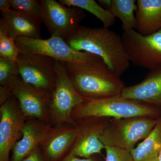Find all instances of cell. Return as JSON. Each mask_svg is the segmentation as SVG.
<instances>
[{
  "label": "cell",
  "instance_id": "obj_1",
  "mask_svg": "<svg viewBox=\"0 0 161 161\" xmlns=\"http://www.w3.org/2000/svg\"><path fill=\"white\" fill-rule=\"evenodd\" d=\"M65 41L75 50L100 57L110 69L119 76L130 66L121 36L109 28L80 26Z\"/></svg>",
  "mask_w": 161,
  "mask_h": 161
},
{
  "label": "cell",
  "instance_id": "obj_2",
  "mask_svg": "<svg viewBox=\"0 0 161 161\" xmlns=\"http://www.w3.org/2000/svg\"><path fill=\"white\" fill-rule=\"evenodd\" d=\"M64 64L75 90L85 99L120 96L125 87L120 76L102 59L86 63Z\"/></svg>",
  "mask_w": 161,
  "mask_h": 161
},
{
  "label": "cell",
  "instance_id": "obj_3",
  "mask_svg": "<svg viewBox=\"0 0 161 161\" xmlns=\"http://www.w3.org/2000/svg\"><path fill=\"white\" fill-rule=\"evenodd\" d=\"M158 114V111L152 105L117 96L101 99H85L73 110L72 118L75 122L89 118H154Z\"/></svg>",
  "mask_w": 161,
  "mask_h": 161
},
{
  "label": "cell",
  "instance_id": "obj_4",
  "mask_svg": "<svg viewBox=\"0 0 161 161\" xmlns=\"http://www.w3.org/2000/svg\"><path fill=\"white\" fill-rule=\"evenodd\" d=\"M56 84L48 103L49 124L53 126L63 124L75 125L72 118L73 110L85 98L75 90L65 64L56 60Z\"/></svg>",
  "mask_w": 161,
  "mask_h": 161
},
{
  "label": "cell",
  "instance_id": "obj_5",
  "mask_svg": "<svg viewBox=\"0 0 161 161\" xmlns=\"http://www.w3.org/2000/svg\"><path fill=\"white\" fill-rule=\"evenodd\" d=\"M158 121L147 117L109 119L100 139L104 145L119 147L130 152L137 142L150 135Z\"/></svg>",
  "mask_w": 161,
  "mask_h": 161
},
{
  "label": "cell",
  "instance_id": "obj_6",
  "mask_svg": "<svg viewBox=\"0 0 161 161\" xmlns=\"http://www.w3.org/2000/svg\"><path fill=\"white\" fill-rule=\"evenodd\" d=\"M15 43L20 53L43 55L63 63H86L102 59L90 53L75 50L65 40L57 37L46 40L20 37Z\"/></svg>",
  "mask_w": 161,
  "mask_h": 161
},
{
  "label": "cell",
  "instance_id": "obj_7",
  "mask_svg": "<svg viewBox=\"0 0 161 161\" xmlns=\"http://www.w3.org/2000/svg\"><path fill=\"white\" fill-rule=\"evenodd\" d=\"M129 61L133 65L150 70L161 66V29L143 36L135 29L121 36Z\"/></svg>",
  "mask_w": 161,
  "mask_h": 161
},
{
  "label": "cell",
  "instance_id": "obj_8",
  "mask_svg": "<svg viewBox=\"0 0 161 161\" xmlns=\"http://www.w3.org/2000/svg\"><path fill=\"white\" fill-rule=\"evenodd\" d=\"M56 61L43 55L20 53L16 60L19 75L25 83L51 96L56 84Z\"/></svg>",
  "mask_w": 161,
  "mask_h": 161
},
{
  "label": "cell",
  "instance_id": "obj_9",
  "mask_svg": "<svg viewBox=\"0 0 161 161\" xmlns=\"http://www.w3.org/2000/svg\"><path fill=\"white\" fill-rule=\"evenodd\" d=\"M43 9L42 23L51 36L65 40L80 26L86 16L83 9L68 7L56 0H40Z\"/></svg>",
  "mask_w": 161,
  "mask_h": 161
},
{
  "label": "cell",
  "instance_id": "obj_10",
  "mask_svg": "<svg viewBox=\"0 0 161 161\" xmlns=\"http://www.w3.org/2000/svg\"><path fill=\"white\" fill-rule=\"evenodd\" d=\"M27 118L14 95L0 106V161H10L9 154L22 137L21 130Z\"/></svg>",
  "mask_w": 161,
  "mask_h": 161
},
{
  "label": "cell",
  "instance_id": "obj_11",
  "mask_svg": "<svg viewBox=\"0 0 161 161\" xmlns=\"http://www.w3.org/2000/svg\"><path fill=\"white\" fill-rule=\"evenodd\" d=\"M109 119L89 118L75 121L77 135L68 153L78 157L88 158L96 154H102L105 146L100 140Z\"/></svg>",
  "mask_w": 161,
  "mask_h": 161
},
{
  "label": "cell",
  "instance_id": "obj_12",
  "mask_svg": "<svg viewBox=\"0 0 161 161\" xmlns=\"http://www.w3.org/2000/svg\"><path fill=\"white\" fill-rule=\"evenodd\" d=\"M8 86L26 117L49 124L48 103L50 96L25 83L19 75L10 78Z\"/></svg>",
  "mask_w": 161,
  "mask_h": 161
},
{
  "label": "cell",
  "instance_id": "obj_13",
  "mask_svg": "<svg viewBox=\"0 0 161 161\" xmlns=\"http://www.w3.org/2000/svg\"><path fill=\"white\" fill-rule=\"evenodd\" d=\"M53 128L50 124L27 117L22 127V136L12 147L10 161H23L40 148Z\"/></svg>",
  "mask_w": 161,
  "mask_h": 161
},
{
  "label": "cell",
  "instance_id": "obj_14",
  "mask_svg": "<svg viewBox=\"0 0 161 161\" xmlns=\"http://www.w3.org/2000/svg\"><path fill=\"white\" fill-rule=\"evenodd\" d=\"M77 135L75 125L63 124L53 126L40 149L49 161H60L69 152Z\"/></svg>",
  "mask_w": 161,
  "mask_h": 161
},
{
  "label": "cell",
  "instance_id": "obj_15",
  "mask_svg": "<svg viewBox=\"0 0 161 161\" xmlns=\"http://www.w3.org/2000/svg\"><path fill=\"white\" fill-rule=\"evenodd\" d=\"M121 98L149 104H161V67L151 71L141 82L124 88Z\"/></svg>",
  "mask_w": 161,
  "mask_h": 161
},
{
  "label": "cell",
  "instance_id": "obj_16",
  "mask_svg": "<svg viewBox=\"0 0 161 161\" xmlns=\"http://www.w3.org/2000/svg\"><path fill=\"white\" fill-rule=\"evenodd\" d=\"M1 16L0 23L14 40L20 37L41 39L40 20L12 9L1 13Z\"/></svg>",
  "mask_w": 161,
  "mask_h": 161
},
{
  "label": "cell",
  "instance_id": "obj_17",
  "mask_svg": "<svg viewBox=\"0 0 161 161\" xmlns=\"http://www.w3.org/2000/svg\"><path fill=\"white\" fill-rule=\"evenodd\" d=\"M135 30L148 36L161 29V0H137Z\"/></svg>",
  "mask_w": 161,
  "mask_h": 161
},
{
  "label": "cell",
  "instance_id": "obj_18",
  "mask_svg": "<svg viewBox=\"0 0 161 161\" xmlns=\"http://www.w3.org/2000/svg\"><path fill=\"white\" fill-rule=\"evenodd\" d=\"M161 149V119L150 135L130 152L134 161H155Z\"/></svg>",
  "mask_w": 161,
  "mask_h": 161
},
{
  "label": "cell",
  "instance_id": "obj_19",
  "mask_svg": "<svg viewBox=\"0 0 161 161\" xmlns=\"http://www.w3.org/2000/svg\"><path fill=\"white\" fill-rule=\"evenodd\" d=\"M110 11L115 18L121 21L124 32L135 29L136 19L134 12L137 10L134 0H112Z\"/></svg>",
  "mask_w": 161,
  "mask_h": 161
},
{
  "label": "cell",
  "instance_id": "obj_20",
  "mask_svg": "<svg viewBox=\"0 0 161 161\" xmlns=\"http://www.w3.org/2000/svg\"><path fill=\"white\" fill-rule=\"evenodd\" d=\"M61 4L80 8L92 14L103 24V27L109 28L115 24V18L109 9H104L94 0H59Z\"/></svg>",
  "mask_w": 161,
  "mask_h": 161
},
{
  "label": "cell",
  "instance_id": "obj_21",
  "mask_svg": "<svg viewBox=\"0 0 161 161\" xmlns=\"http://www.w3.org/2000/svg\"><path fill=\"white\" fill-rule=\"evenodd\" d=\"M10 2L12 9L40 20L42 23L43 9L40 0H10Z\"/></svg>",
  "mask_w": 161,
  "mask_h": 161
},
{
  "label": "cell",
  "instance_id": "obj_22",
  "mask_svg": "<svg viewBox=\"0 0 161 161\" xmlns=\"http://www.w3.org/2000/svg\"><path fill=\"white\" fill-rule=\"evenodd\" d=\"M19 53L15 40L9 36L3 24L0 23V57L16 61Z\"/></svg>",
  "mask_w": 161,
  "mask_h": 161
},
{
  "label": "cell",
  "instance_id": "obj_23",
  "mask_svg": "<svg viewBox=\"0 0 161 161\" xmlns=\"http://www.w3.org/2000/svg\"><path fill=\"white\" fill-rule=\"evenodd\" d=\"M18 75L16 61L0 57V86H8L10 78Z\"/></svg>",
  "mask_w": 161,
  "mask_h": 161
},
{
  "label": "cell",
  "instance_id": "obj_24",
  "mask_svg": "<svg viewBox=\"0 0 161 161\" xmlns=\"http://www.w3.org/2000/svg\"><path fill=\"white\" fill-rule=\"evenodd\" d=\"M106 156L105 161H134L128 150L110 145H104Z\"/></svg>",
  "mask_w": 161,
  "mask_h": 161
},
{
  "label": "cell",
  "instance_id": "obj_25",
  "mask_svg": "<svg viewBox=\"0 0 161 161\" xmlns=\"http://www.w3.org/2000/svg\"><path fill=\"white\" fill-rule=\"evenodd\" d=\"M12 96L13 95L9 86H0V106Z\"/></svg>",
  "mask_w": 161,
  "mask_h": 161
},
{
  "label": "cell",
  "instance_id": "obj_26",
  "mask_svg": "<svg viewBox=\"0 0 161 161\" xmlns=\"http://www.w3.org/2000/svg\"><path fill=\"white\" fill-rule=\"evenodd\" d=\"M98 154L92 156L89 158H80L78 157L72 155L69 153H68L60 161H100L98 158Z\"/></svg>",
  "mask_w": 161,
  "mask_h": 161
},
{
  "label": "cell",
  "instance_id": "obj_27",
  "mask_svg": "<svg viewBox=\"0 0 161 161\" xmlns=\"http://www.w3.org/2000/svg\"><path fill=\"white\" fill-rule=\"evenodd\" d=\"M23 161H49L43 155L40 148H38Z\"/></svg>",
  "mask_w": 161,
  "mask_h": 161
},
{
  "label": "cell",
  "instance_id": "obj_28",
  "mask_svg": "<svg viewBox=\"0 0 161 161\" xmlns=\"http://www.w3.org/2000/svg\"><path fill=\"white\" fill-rule=\"evenodd\" d=\"M11 9L10 0H0V10L1 13L6 12Z\"/></svg>",
  "mask_w": 161,
  "mask_h": 161
},
{
  "label": "cell",
  "instance_id": "obj_29",
  "mask_svg": "<svg viewBox=\"0 0 161 161\" xmlns=\"http://www.w3.org/2000/svg\"><path fill=\"white\" fill-rule=\"evenodd\" d=\"M98 3L104 9H110L112 4V0H98Z\"/></svg>",
  "mask_w": 161,
  "mask_h": 161
},
{
  "label": "cell",
  "instance_id": "obj_30",
  "mask_svg": "<svg viewBox=\"0 0 161 161\" xmlns=\"http://www.w3.org/2000/svg\"><path fill=\"white\" fill-rule=\"evenodd\" d=\"M155 161H161V149L159 153L158 156L157 158L156 159Z\"/></svg>",
  "mask_w": 161,
  "mask_h": 161
}]
</instances>
